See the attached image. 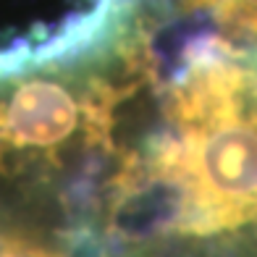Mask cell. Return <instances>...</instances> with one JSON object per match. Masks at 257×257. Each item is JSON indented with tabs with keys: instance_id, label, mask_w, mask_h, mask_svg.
<instances>
[{
	"instance_id": "1",
	"label": "cell",
	"mask_w": 257,
	"mask_h": 257,
	"mask_svg": "<svg viewBox=\"0 0 257 257\" xmlns=\"http://www.w3.org/2000/svg\"><path fill=\"white\" fill-rule=\"evenodd\" d=\"M168 128L108 186L110 257H257V71L200 45L168 95Z\"/></svg>"
},
{
	"instance_id": "2",
	"label": "cell",
	"mask_w": 257,
	"mask_h": 257,
	"mask_svg": "<svg viewBox=\"0 0 257 257\" xmlns=\"http://www.w3.org/2000/svg\"><path fill=\"white\" fill-rule=\"evenodd\" d=\"M115 95L100 81L81 100L55 79L19 81L0 97V168L11 160L53 163L76 134L110 137Z\"/></svg>"
},
{
	"instance_id": "3",
	"label": "cell",
	"mask_w": 257,
	"mask_h": 257,
	"mask_svg": "<svg viewBox=\"0 0 257 257\" xmlns=\"http://www.w3.org/2000/svg\"><path fill=\"white\" fill-rule=\"evenodd\" d=\"M0 257H97L71 249L61 241L29 236L19 231H0Z\"/></svg>"
},
{
	"instance_id": "4",
	"label": "cell",
	"mask_w": 257,
	"mask_h": 257,
	"mask_svg": "<svg viewBox=\"0 0 257 257\" xmlns=\"http://www.w3.org/2000/svg\"><path fill=\"white\" fill-rule=\"evenodd\" d=\"M194 3L210 6L231 27L257 32V0H194Z\"/></svg>"
}]
</instances>
